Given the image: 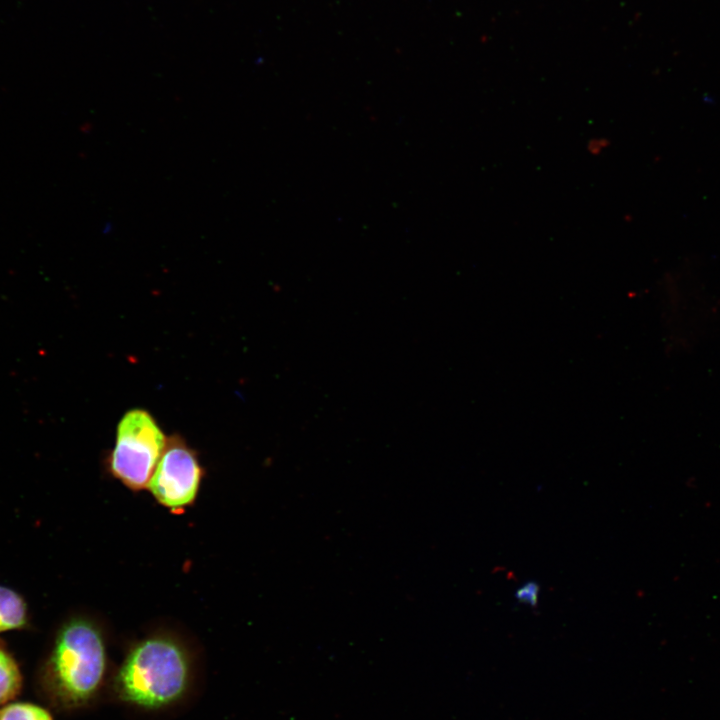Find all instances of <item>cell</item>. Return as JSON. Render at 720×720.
Instances as JSON below:
<instances>
[{
  "mask_svg": "<svg viewBox=\"0 0 720 720\" xmlns=\"http://www.w3.org/2000/svg\"><path fill=\"white\" fill-rule=\"evenodd\" d=\"M608 146V139L604 137H594L587 143V150L592 155H600Z\"/></svg>",
  "mask_w": 720,
  "mask_h": 720,
  "instance_id": "obj_9",
  "label": "cell"
},
{
  "mask_svg": "<svg viewBox=\"0 0 720 720\" xmlns=\"http://www.w3.org/2000/svg\"><path fill=\"white\" fill-rule=\"evenodd\" d=\"M539 586L535 582H528L522 585L515 593V598L522 604L535 607L538 602Z\"/></svg>",
  "mask_w": 720,
  "mask_h": 720,
  "instance_id": "obj_8",
  "label": "cell"
},
{
  "mask_svg": "<svg viewBox=\"0 0 720 720\" xmlns=\"http://www.w3.org/2000/svg\"><path fill=\"white\" fill-rule=\"evenodd\" d=\"M21 674L15 660L0 648V705L13 699L21 688Z\"/></svg>",
  "mask_w": 720,
  "mask_h": 720,
  "instance_id": "obj_6",
  "label": "cell"
},
{
  "mask_svg": "<svg viewBox=\"0 0 720 720\" xmlns=\"http://www.w3.org/2000/svg\"><path fill=\"white\" fill-rule=\"evenodd\" d=\"M166 443L167 438L148 411L129 410L117 425L108 470L129 489H146Z\"/></svg>",
  "mask_w": 720,
  "mask_h": 720,
  "instance_id": "obj_3",
  "label": "cell"
},
{
  "mask_svg": "<svg viewBox=\"0 0 720 720\" xmlns=\"http://www.w3.org/2000/svg\"><path fill=\"white\" fill-rule=\"evenodd\" d=\"M28 623L24 598L15 590L0 585V632L22 629Z\"/></svg>",
  "mask_w": 720,
  "mask_h": 720,
  "instance_id": "obj_5",
  "label": "cell"
},
{
  "mask_svg": "<svg viewBox=\"0 0 720 720\" xmlns=\"http://www.w3.org/2000/svg\"><path fill=\"white\" fill-rule=\"evenodd\" d=\"M198 684L191 649L176 636L155 633L129 647L113 670L109 696L131 711L159 715L189 702Z\"/></svg>",
  "mask_w": 720,
  "mask_h": 720,
  "instance_id": "obj_1",
  "label": "cell"
},
{
  "mask_svg": "<svg viewBox=\"0 0 720 720\" xmlns=\"http://www.w3.org/2000/svg\"><path fill=\"white\" fill-rule=\"evenodd\" d=\"M0 720H53L41 706L31 703H12L0 709Z\"/></svg>",
  "mask_w": 720,
  "mask_h": 720,
  "instance_id": "obj_7",
  "label": "cell"
},
{
  "mask_svg": "<svg viewBox=\"0 0 720 720\" xmlns=\"http://www.w3.org/2000/svg\"><path fill=\"white\" fill-rule=\"evenodd\" d=\"M203 475L196 452L179 435H172L147 489L158 503L177 512L194 503Z\"/></svg>",
  "mask_w": 720,
  "mask_h": 720,
  "instance_id": "obj_4",
  "label": "cell"
},
{
  "mask_svg": "<svg viewBox=\"0 0 720 720\" xmlns=\"http://www.w3.org/2000/svg\"><path fill=\"white\" fill-rule=\"evenodd\" d=\"M112 673L101 628L91 619L78 616L57 631L42 666L40 685L54 707L78 711L109 695Z\"/></svg>",
  "mask_w": 720,
  "mask_h": 720,
  "instance_id": "obj_2",
  "label": "cell"
}]
</instances>
